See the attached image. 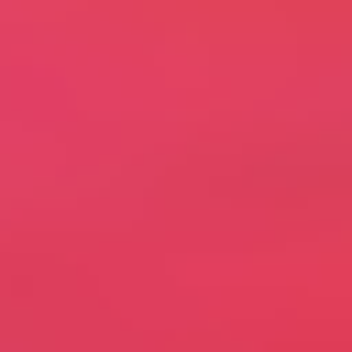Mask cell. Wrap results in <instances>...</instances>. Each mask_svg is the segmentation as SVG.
<instances>
[{
    "label": "cell",
    "instance_id": "1",
    "mask_svg": "<svg viewBox=\"0 0 352 352\" xmlns=\"http://www.w3.org/2000/svg\"><path fill=\"white\" fill-rule=\"evenodd\" d=\"M275 176H297V187H352V121H341L330 143H308V154H286Z\"/></svg>",
    "mask_w": 352,
    "mask_h": 352
}]
</instances>
